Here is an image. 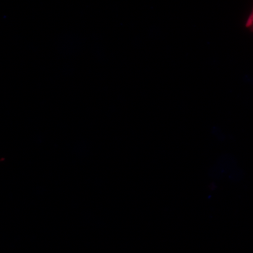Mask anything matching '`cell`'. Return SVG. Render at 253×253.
Masks as SVG:
<instances>
[{"mask_svg": "<svg viewBox=\"0 0 253 253\" xmlns=\"http://www.w3.org/2000/svg\"><path fill=\"white\" fill-rule=\"evenodd\" d=\"M246 26H247L248 28H251V29L253 31V9L252 12H251L249 18H248Z\"/></svg>", "mask_w": 253, "mask_h": 253, "instance_id": "1", "label": "cell"}]
</instances>
